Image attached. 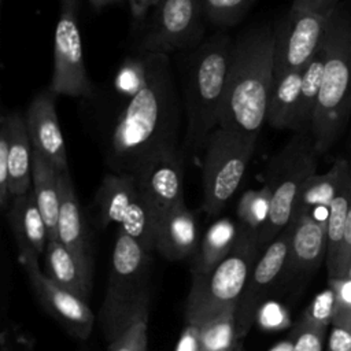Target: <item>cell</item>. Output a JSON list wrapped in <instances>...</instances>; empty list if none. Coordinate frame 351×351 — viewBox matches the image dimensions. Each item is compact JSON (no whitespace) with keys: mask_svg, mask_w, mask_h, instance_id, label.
<instances>
[{"mask_svg":"<svg viewBox=\"0 0 351 351\" xmlns=\"http://www.w3.org/2000/svg\"><path fill=\"white\" fill-rule=\"evenodd\" d=\"M178 97L169 58L163 55L151 81L126 100L110 136L107 163L114 173L133 174L151 155L177 148Z\"/></svg>","mask_w":351,"mask_h":351,"instance_id":"obj_1","label":"cell"},{"mask_svg":"<svg viewBox=\"0 0 351 351\" xmlns=\"http://www.w3.org/2000/svg\"><path fill=\"white\" fill-rule=\"evenodd\" d=\"M274 30L251 29L232 47L218 126L258 140L274 80Z\"/></svg>","mask_w":351,"mask_h":351,"instance_id":"obj_2","label":"cell"},{"mask_svg":"<svg viewBox=\"0 0 351 351\" xmlns=\"http://www.w3.org/2000/svg\"><path fill=\"white\" fill-rule=\"evenodd\" d=\"M233 43L217 34L203 43L189 59L185 73V151L199 154L218 128Z\"/></svg>","mask_w":351,"mask_h":351,"instance_id":"obj_3","label":"cell"},{"mask_svg":"<svg viewBox=\"0 0 351 351\" xmlns=\"http://www.w3.org/2000/svg\"><path fill=\"white\" fill-rule=\"evenodd\" d=\"M351 15L339 5L329 18L324 40L325 67L310 132L319 154L343 132L351 111Z\"/></svg>","mask_w":351,"mask_h":351,"instance_id":"obj_4","label":"cell"},{"mask_svg":"<svg viewBox=\"0 0 351 351\" xmlns=\"http://www.w3.org/2000/svg\"><path fill=\"white\" fill-rule=\"evenodd\" d=\"M262 251L258 232L240 226L232 252L210 273L192 274L185 304L186 324L200 326L225 310L236 307Z\"/></svg>","mask_w":351,"mask_h":351,"instance_id":"obj_5","label":"cell"},{"mask_svg":"<svg viewBox=\"0 0 351 351\" xmlns=\"http://www.w3.org/2000/svg\"><path fill=\"white\" fill-rule=\"evenodd\" d=\"M318 155L311 132L300 130L269 160L263 176L271 189V203L267 221L258 233L262 250L289 226L303 184L317 173Z\"/></svg>","mask_w":351,"mask_h":351,"instance_id":"obj_6","label":"cell"},{"mask_svg":"<svg viewBox=\"0 0 351 351\" xmlns=\"http://www.w3.org/2000/svg\"><path fill=\"white\" fill-rule=\"evenodd\" d=\"M149 252L136 239L118 230L100 311V322L108 340L149 302Z\"/></svg>","mask_w":351,"mask_h":351,"instance_id":"obj_7","label":"cell"},{"mask_svg":"<svg viewBox=\"0 0 351 351\" xmlns=\"http://www.w3.org/2000/svg\"><path fill=\"white\" fill-rule=\"evenodd\" d=\"M256 141L218 126L208 137L203 158V210L217 215L237 191Z\"/></svg>","mask_w":351,"mask_h":351,"instance_id":"obj_8","label":"cell"},{"mask_svg":"<svg viewBox=\"0 0 351 351\" xmlns=\"http://www.w3.org/2000/svg\"><path fill=\"white\" fill-rule=\"evenodd\" d=\"M95 203L103 226L115 223L118 230L136 239L148 251L155 248L158 219L133 174L107 173L96 192Z\"/></svg>","mask_w":351,"mask_h":351,"instance_id":"obj_9","label":"cell"},{"mask_svg":"<svg viewBox=\"0 0 351 351\" xmlns=\"http://www.w3.org/2000/svg\"><path fill=\"white\" fill-rule=\"evenodd\" d=\"M329 18L306 10L289 8L274 30V77L303 69L311 60L324 44Z\"/></svg>","mask_w":351,"mask_h":351,"instance_id":"obj_10","label":"cell"},{"mask_svg":"<svg viewBox=\"0 0 351 351\" xmlns=\"http://www.w3.org/2000/svg\"><path fill=\"white\" fill-rule=\"evenodd\" d=\"M75 11L73 7H60L53 34V73L48 89L53 95L86 97L92 95L93 86L84 60Z\"/></svg>","mask_w":351,"mask_h":351,"instance_id":"obj_11","label":"cell"},{"mask_svg":"<svg viewBox=\"0 0 351 351\" xmlns=\"http://www.w3.org/2000/svg\"><path fill=\"white\" fill-rule=\"evenodd\" d=\"M202 0H162L143 37L141 51L167 55L202 37Z\"/></svg>","mask_w":351,"mask_h":351,"instance_id":"obj_12","label":"cell"},{"mask_svg":"<svg viewBox=\"0 0 351 351\" xmlns=\"http://www.w3.org/2000/svg\"><path fill=\"white\" fill-rule=\"evenodd\" d=\"M19 258L30 285L44 308L74 337L86 340L95 322V315L86 300L58 285L43 273L38 266V255L33 251L21 250Z\"/></svg>","mask_w":351,"mask_h":351,"instance_id":"obj_13","label":"cell"},{"mask_svg":"<svg viewBox=\"0 0 351 351\" xmlns=\"http://www.w3.org/2000/svg\"><path fill=\"white\" fill-rule=\"evenodd\" d=\"M289 239L288 226L262 251L245 282L236 306V333L240 340L250 332L266 295L287 270Z\"/></svg>","mask_w":351,"mask_h":351,"instance_id":"obj_14","label":"cell"},{"mask_svg":"<svg viewBox=\"0 0 351 351\" xmlns=\"http://www.w3.org/2000/svg\"><path fill=\"white\" fill-rule=\"evenodd\" d=\"M182 154L178 147L159 151L145 159L133 173L158 222L169 211L185 204Z\"/></svg>","mask_w":351,"mask_h":351,"instance_id":"obj_15","label":"cell"},{"mask_svg":"<svg viewBox=\"0 0 351 351\" xmlns=\"http://www.w3.org/2000/svg\"><path fill=\"white\" fill-rule=\"evenodd\" d=\"M55 96L49 89L40 92L30 103L25 119L33 149L40 152L58 173H63L69 171V162Z\"/></svg>","mask_w":351,"mask_h":351,"instance_id":"obj_16","label":"cell"},{"mask_svg":"<svg viewBox=\"0 0 351 351\" xmlns=\"http://www.w3.org/2000/svg\"><path fill=\"white\" fill-rule=\"evenodd\" d=\"M326 218L307 213L291 221L288 273H310L326 258Z\"/></svg>","mask_w":351,"mask_h":351,"instance_id":"obj_17","label":"cell"},{"mask_svg":"<svg viewBox=\"0 0 351 351\" xmlns=\"http://www.w3.org/2000/svg\"><path fill=\"white\" fill-rule=\"evenodd\" d=\"M197 237L199 230L195 215L182 204L159 219L155 233V248L165 258L180 261L195 251Z\"/></svg>","mask_w":351,"mask_h":351,"instance_id":"obj_18","label":"cell"},{"mask_svg":"<svg viewBox=\"0 0 351 351\" xmlns=\"http://www.w3.org/2000/svg\"><path fill=\"white\" fill-rule=\"evenodd\" d=\"M8 133V165L11 200L32 189L33 147L25 117L11 112L1 117Z\"/></svg>","mask_w":351,"mask_h":351,"instance_id":"obj_19","label":"cell"},{"mask_svg":"<svg viewBox=\"0 0 351 351\" xmlns=\"http://www.w3.org/2000/svg\"><path fill=\"white\" fill-rule=\"evenodd\" d=\"M59 181V217L58 240L69 248L78 259L90 266L86 245L84 218L81 206L75 193L70 171L58 173Z\"/></svg>","mask_w":351,"mask_h":351,"instance_id":"obj_20","label":"cell"},{"mask_svg":"<svg viewBox=\"0 0 351 351\" xmlns=\"http://www.w3.org/2000/svg\"><path fill=\"white\" fill-rule=\"evenodd\" d=\"M8 221L19 251L30 250L38 256L45 252L48 230L36 202L33 188L11 200L8 207Z\"/></svg>","mask_w":351,"mask_h":351,"instance_id":"obj_21","label":"cell"},{"mask_svg":"<svg viewBox=\"0 0 351 351\" xmlns=\"http://www.w3.org/2000/svg\"><path fill=\"white\" fill-rule=\"evenodd\" d=\"M350 171L351 165L348 160L344 158H337L325 173H315L310 176L298 195L292 219L307 213H328L332 200L350 177Z\"/></svg>","mask_w":351,"mask_h":351,"instance_id":"obj_22","label":"cell"},{"mask_svg":"<svg viewBox=\"0 0 351 351\" xmlns=\"http://www.w3.org/2000/svg\"><path fill=\"white\" fill-rule=\"evenodd\" d=\"M45 255V274L58 285L88 300L90 292V266L78 259L59 240L48 241Z\"/></svg>","mask_w":351,"mask_h":351,"instance_id":"obj_23","label":"cell"},{"mask_svg":"<svg viewBox=\"0 0 351 351\" xmlns=\"http://www.w3.org/2000/svg\"><path fill=\"white\" fill-rule=\"evenodd\" d=\"M32 188L36 202L44 218L48 241L58 240V217H59V181L58 171L37 151L33 149Z\"/></svg>","mask_w":351,"mask_h":351,"instance_id":"obj_24","label":"cell"},{"mask_svg":"<svg viewBox=\"0 0 351 351\" xmlns=\"http://www.w3.org/2000/svg\"><path fill=\"white\" fill-rule=\"evenodd\" d=\"M303 69L285 71L273 80L267 100L266 122L274 129H293Z\"/></svg>","mask_w":351,"mask_h":351,"instance_id":"obj_25","label":"cell"},{"mask_svg":"<svg viewBox=\"0 0 351 351\" xmlns=\"http://www.w3.org/2000/svg\"><path fill=\"white\" fill-rule=\"evenodd\" d=\"M239 234L240 226L232 219L221 218L215 221L206 230L200 241L192 274H207L218 266L234 248Z\"/></svg>","mask_w":351,"mask_h":351,"instance_id":"obj_26","label":"cell"},{"mask_svg":"<svg viewBox=\"0 0 351 351\" xmlns=\"http://www.w3.org/2000/svg\"><path fill=\"white\" fill-rule=\"evenodd\" d=\"M324 67H325V49L322 44L321 49L311 58V60L303 69L299 103H298L296 117H295L293 129H292L295 132L310 130L311 128V122L314 118V112H315L319 92H321Z\"/></svg>","mask_w":351,"mask_h":351,"instance_id":"obj_27","label":"cell"},{"mask_svg":"<svg viewBox=\"0 0 351 351\" xmlns=\"http://www.w3.org/2000/svg\"><path fill=\"white\" fill-rule=\"evenodd\" d=\"M165 53L144 52L126 58L114 77V90L122 99H132L151 81Z\"/></svg>","mask_w":351,"mask_h":351,"instance_id":"obj_28","label":"cell"},{"mask_svg":"<svg viewBox=\"0 0 351 351\" xmlns=\"http://www.w3.org/2000/svg\"><path fill=\"white\" fill-rule=\"evenodd\" d=\"M351 203V171L350 177L341 185L336 197L332 200L328 218H326V267L328 271L332 269L337 252L341 245V240L344 236L346 221L348 215V208Z\"/></svg>","mask_w":351,"mask_h":351,"instance_id":"obj_29","label":"cell"},{"mask_svg":"<svg viewBox=\"0 0 351 351\" xmlns=\"http://www.w3.org/2000/svg\"><path fill=\"white\" fill-rule=\"evenodd\" d=\"M203 351H241L236 333V307L200 325Z\"/></svg>","mask_w":351,"mask_h":351,"instance_id":"obj_30","label":"cell"},{"mask_svg":"<svg viewBox=\"0 0 351 351\" xmlns=\"http://www.w3.org/2000/svg\"><path fill=\"white\" fill-rule=\"evenodd\" d=\"M271 203V189L267 184L258 189L245 191L237 203V218L240 226L258 232L263 228L270 213Z\"/></svg>","mask_w":351,"mask_h":351,"instance_id":"obj_31","label":"cell"},{"mask_svg":"<svg viewBox=\"0 0 351 351\" xmlns=\"http://www.w3.org/2000/svg\"><path fill=\"white\" fill-rule=\"evenodd\" d=\"M148 303L141 306L110 340L108 351H147Z\"/></svg>","mask_w":351,"mask_h":351,"instance_id":"obj_32","label":"cell"},{"mask_svg":"<svg viewBox=\"0 0 351 351\" xmlns=\"http://www.w3.org/2000/svg\"><path fill=\"white\" fill-rule=\"evenodd\" d=\"M254 0H202L203 15L218 26H230L240 21Z\"/></svg>","mask_w":351,"mask_h":351,"instance_id":"obj_33","label":"cell"},{"mask_svg":"<svg viewBox=\"0 0 351 351\" xmlns=\"http://www.w3.org/2000/svg\"><path fill=\"white\" fill-rule=\"evenodd\" d=\"M328 284L335 292V314L330 326L351 330V278L329 277Z\"/></svg>","mask_w":351,"mask_h":351,"instance_id":"obj_34","label":"cell"},{"mask_svg":"<svg viewBox=\"0 0 351 351\" xmlns=\"http://www.w3.org/2000/svg\"><path fill=\"white\" fill-rule=\"evenodd\" d=\"M328 328L318 326L302 317L293 332L291 351H322Z\"/></svg>","mask_w":351,"mask_h":351,"instance_id":"obj_35","label":"cell"},{"mask_svg":"<svg viewBox=\"0 0 351 351\" xmlns=\"http://www.w3.org/2000/svg\"><path fill=\"white\" fill-rule=\"evenodd\" d=\"M335 314V292L330 287L319 292L303 313V318L318 326L329 328Z\"/></svg>","mask_w":351,"mask_h":351,"instance_id":"obj_36","label":"cell"},{"mask_svg":"<svg viewBox=\"0 0 351 351\" xmlns=\"http://www.w3.org/2000/svg\"><path fill=\"white\" fill-rule=\"evenodd\" d=\"M8 147L7 128L3 122H0V206L3 210H8L11 203Z\"/></svg>","mask_w":351,"mask_h":351,"instance_id":"obj_37","label":"cell"},{"mask_svg":"<svg viewBox=\"0 0 351 351\" xmlns=\"http://www.w3.org/2000/svg\"><path fill=\"white\" fill-rule=\"evenodd\" d=\"M351 261V203L348 208V215L346 221V228H344V236L341 240L340 250L337 252L336 261L332 266V269L328 271L329 277H343V273L346 267L348 266Z\"/></svg>","mask_w":351,"mask_h":351,"instance_id":"obj_38","label":"cell"},{"mask_svg":"<svg viewBox=\"0 0 351 351\" xmlns=\"http://www.w3.org/2000/svg\"><path fill=\"white\" fill-rule=\"evenodd\" d=\"M176 351H203L200 326L186 324L181 332Z\"/></svg>","mask_w":351,"mask_h":351,"instance_id":"obj_39","label":"cell"},{"mask_svg":"<svg viewBox=\"0 0 351 351\" xmlns=\"http://www.w3.org/2000/svg\"><path fill=\"white\" fill-rule=\"evenodd\" d=\"M291 7L311 11L329 18L339 7V0H293Z\"/></svg>","mask_w":351,"mask_h":351,"instance_id":"obj_40","label":"cell"},{"mask_svg":"<svg viewBox=\"0 0 351 351\" xmlns=\"http://www.w3.org/2000/svg\"><path fill=\"white\" fill-rule=\"evenodd\" d=\"M351 350V330L332 326L328 337L326 351H350Z\"/></svg>","mask_w":351,"mask_h":351,"instance_id":"obj_41","label":"cell"},{"mask_svg":"<svg viewBox=\"0 0 351 351\" xmlns=\"http://www.w3.org/2000/svg\"><path fill=\"white\" fill-rule=\"evenodd\" d=\"M129 4V10L132 16L136 21H141L145 18L147 12L151 8H156L162 0H126Z\"/></svg>","mask_w":351,"mask_h":351,"instance_id":"obj_42","label":"cell"},{"mask_svg":"<svg viewBox=\"0 0 351 351\" xmlns=\"http://www.w3.org/2000/svg\"><path fill=\"white\" fill-rule=\"evenodd\" d=\"M122 1H126V0H89L92 8L95 11H100L108 5H112V4H118V3H122Z\"/></svg>","mask_w":351,"mask_h":351,"instance_id":"obj_43","label":"cell"},{"mask_svg":"<svg viewBox=\"0 0 351 351\" xmlns=\"http://www.w3.org/2000/svg\"><path fill=\"white\" fill-rule=\"evenodd\" d=\"M78 0H60V7H73L77 8Z\"/></svg>","mask_w":351,"mask_h":351,"instance_id":"obj_44","label":"cell"},{"mask_svg":"<svg viewBox=\"0 0 351 351\" xmlns=\"http://www.w3.org/2000/svg\"><path fill=\"white\" fill-rule=\"evenodd\" d=\"M343 277H348V278H351V261H350L348 266L346 267V270H344V273H343Z\"/></svg>","mask_w":351,"mask_h":351,"instance_id":"obj_45","label":"cell"},{"mask_svg":"<svg viewBox=\"0 0 351 351\" xmlns=\"http://www.w3.org/2000/svg\"><path fill=\"white\" fill-rule=\"evenodd\" d=\"M350 49H351V34H350Z\"/></svg>","mask_w":351,"mask_h":351,"instance_id":"obj_46","label":"cell"},{"mask_svg":"<svg viewBox=\"0 0 351 351\" xmlns=\"http://www.w3.org/2000/svg\"><path fill=\"white\" fill-rule=\"evenodd\" d=\"M350 351H351V350H350Z\"/></svg>","mask_w":351,"mask_h":351,"instance_id":"obj_47","label":"cell"}]
</instances>
